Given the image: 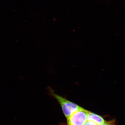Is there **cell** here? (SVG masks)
Segmentation results:
<instances>
[{"label":"cell","mask_w":125,"mask_h":125,"mask_svg":"<svg viewBox=\"0 0 125 125\" xmlns=\"http://www.w3.org/2000/svg\"><path fill=\"white\" fill-rule=\"evenodd\" d=\"M87 121L93 122L98 125H102L106 121L99 115L90 111L88 112Z\"/></svg>","instance_id":"cell-3"},{"label":"cell","mask_w":125,"mask_h":125,"mask_svg":"<svg viewBox=\"0 0 125 125\" xmlns=\"http://www.w3.org/2000/svg\"><path fill=\"white\" fill-rule=\"evenodd\" d=\"M88 111L83 108L74 113L67 118V125H84L87 121Z\"/></svg>","instance_id":"cell-2"},{"label":"cell","mask_w":125,"mask_h":125,"mask_svg":"<svg viewBox=\"0 0 125 125\" xmlns=\"http://www.w3.org/2000/svg\"><path fill=\"white\" fill-rule=\"evenodd\" d=\"M49 92L51 95L53 96L57 100L60 105L65 116L68 118L74 113L82 109L81 107L75 103L68 101L62 96L57 95L50 88Z\"/></svg>","instance_id":"cell-1"},{"label":"cell","mask_w":125,"mask_h":125,"mask_svg":"<svg viewBox=\"0 0 125 125\" xmlns=\"http://www.w3.org/2000/svg\"><path fill=\"white\" fill-rule=\"evenodd\" d=\"M84 125H98L93 122L87 121Z\"/></svg>","instance_id":"cell-5"},{"label":"cell","mask_w":125,"mask_h":125,"mask_svg":"<svg viewBox=\"0 0 125 125\" xmlns=\"http://www.w3.org/2000/svg\"><path fill=\"white\" fill-rule=\"evenodd\" d=\"M115 122L114 120L105 121V122L101 125H115Z\"/></svg>","instance_id":"cell-4"}]
</instances>
